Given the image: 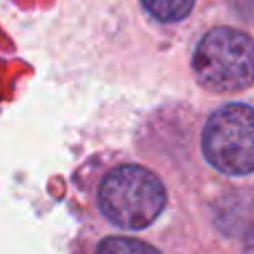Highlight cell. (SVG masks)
Wrapping results in <instances>:
<instances>
[{"label":"cell","instance_id":"7","mask_svg":"<svg viewBox=\"0 0 254 254\" xmlns=\"http://www.w3.org/2000/svg\"><path fill=\"white\" fill-rule=\"evenodd\" d=\"M243 252H246V254H254V228L248 232L246 243H243Z\"/></svg>","mask_w":254,"mask_h":254},{"label":"cell","instance_id":"6","mask_svg":"<svg viewBox=\"0 0 254 254\" xmlns=\"http://www.w3.org/2000/svg\"><path fill=\"white\" fill-rule=\"evenodd\" d=\"M232 4L243 18L254 20V0H232Z\"/></svg>","mask_w":254,"mask_h":254},{"label":"cell","instance_id":"4","mask_svg":"<svg viewBox=\"0 0 254 254\" xmlns=\"http://www.w3.org/2000/svg\"><path fill=\"white\" fill-rule=\"evenodd\" d=\"M140 2L156 20L163 22L183 20L194 7V0H140Z\"/></svg>","mask_w":254,"mask_h":254},{"label":"cell","instance_id":"1","mask_svg":"<svg viewBox=\"0 0 254 254\" xmlns=\"http://www.w3.org/2000/svg\"><path fill=\"white\" fill-rule=\"evenodd\" d=\"M101 210L110 223L123 230H143L161 216L165 188L154 172L143 165H119L103 179Z\"/></svg>","mask_w":254,"mask_h":254},{"label":"cell","instance_id":"5","mask_svg":"<svg viewBox=\"0 0 254 254\" xmlns=\"http://www.w3.org/2000/svg\"><path fill=\"white\" fill-rule=\"evenodd\" d=\"M96 254H161L149 243L127 237H110L98 246Z\"/></svg>","mask_w":254,"mask_h":254},{"label":"cell","instance_id":"2","mask_svg":"<svg viewBox=\"0 0 254 254\" xmlns=\"http://www.w3.org/2000/svg\"><path fill=\"white\" fill-rule=\"evenodd\" d=\"M194 74L212 92H239L254 83V40L246 31L216 27L196 45Z\"/></svg>","mask_w":254,"mask_h":254},{"label":"cell","instance_id":"3","mask_svg":"<svg viewBox=\"0 0 254 254\" xmlns=\"http://www.w3.org/2000/svg\"><path fill=\"white\" fill-rule=\"evenodd\" d=\"M203 154L223 174L254 172V107L232 103L216 110L203 129Z\"/></svg>","mask_w":254,"mask_h":254}]
</instances>
